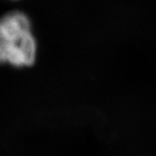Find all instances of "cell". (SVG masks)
<instances>
[{"label":"cell","instance_id":"6da1fadb","mask_svg":"<svg viewBox=\"0 0 156 156\" xmlns=\"http://www.w3.org/2000/svg\"><path fill=\"white\" fill-rule=\"evenodd\" d=\"M36 58L37 41L29 17L19 10L0 17V64L24 68L32 66Z\"/></svg>","mask_w":156,"mask_h":156}]
</instances>
